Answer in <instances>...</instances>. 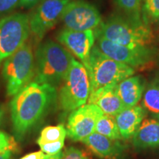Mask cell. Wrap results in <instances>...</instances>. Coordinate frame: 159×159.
I'll use <instances>...</instances> for the list:
<instances>
[{
  "instance_id": "obj_1",
  "label": "cell",
  "mask_w": 159,
  "mask_h": 159,
  "mask_svg": "<svg viewBox=\"0 0 159 159\" xmlns=\"http://www.w3.org/2000/svg\"><path fill=\"white\" fill-rule=\"evenodd\" d=\"M58 93L52 85L30 82L12 99L11 120L16 137L21 140L42 119L52 110Z\"/></svg>"
},
{
  "instance_id": "obj_2",
  "label": "cell",
  "mask_w": 159,
  "mask_h": 159,
  "mask_svg": "<svg viewBox=\"0 0 159 159\" xmlns=\"http://www.w3.org/2000/svg\"><path fill=\"white\" fill-rule=\"evenodd\" d=\"M74 59L62 45L47 40L35 52L34 80L57 88L64 81Z\"/></svg>"
},
{
  "instance_id": "obj_3",
  "label": "cell",
  "mask_w": 159,
  "mask_h": 159,
  "mask_svg": "<svg viewBox=\"0 0 159 159\" xmlns=\"http://www.w3.org/2000/svg\"><path fill=\"white\" fill-rule=\"evenodd\" d=\"M94 32L95 35L132 48L150 47L154 41L150 25L144 22H136L125 16H112Z\"/></svg>"
},
{
  "instance_id": "obj_4",
  "label": "cell",
  "mask_w": 159,
  "mask_h": 159,
  "mask_svg": "<svg viewBox=\"0 0 159 159\" xmlns=\"http://www.w3.org/2000/svg\"><path fill=\"white\" fill-rule=\"evenodd\" d=\"M88 72L91 92L105 85L119 83L134 75L135 69L107 56L96 45L91 49L84 66Z\"/></svg>"
},
{
  "instance_id": "obj_5",
  "label": "cell",
  "mask_w": 159,
  "mask_h": 159,
  "mask_svg": "<svg viewBox=\"0 0 159 159\" xmlns=\"http://www.w3.org/2000/svg\"><path fill=\"white\" fill-rule=\"evenodd\" d=\"M35 72L33 48L26 42L14 54L7 57L3 64L2 76L8 96H15L28 85Z\"/></svg>"
},
{
  "instance_id": "obj_6",
  "label": "cell",
  "mask_w": 159,
  "mask_h": 159,
  "mask_svg": "<svg viewBox=\"0 0 159 159\" xmlns=\"http://www.w3.org/2000/svg\"><path fill=\"white\" fill-rule=\"evenodd\" d=\"M91 85L88 72L82 63L74 59L58 93L61 108L71 112L88 102Z\"/></svg>"
},
{
  "instance_id": "obj_7",
  "label": "cell",
  "mask_w": 159,
  "mask_h": 159,
  "mask_svg": "<svg viewBox=\"0 0 159 159\" xmlns=\"http://www.w3.org/2000/svg\"><path fill=\"white\" fill-rule=\"evenodd\" d=\"M30 33L27 14L16 13L0 19V63L19 50Z\"/></svg>"
},
{
  "instance_id": "obj_8",
  "label": "cell",
  "mask_w": 159,
  "mask_h": 159,
  "mask_svg": "<svg viewBox=\"0 0 159 159\" xmlns=\"http://www.w3.org/2000/svg\"><path fill=\"white\" fill-rule=\"evenodd\" d=\"M96 46L107 56L136 69H144L152 64L158 56V51L150 47L132 48L113 43L104 38L95 35Z\"/></svg>"
},
{
  "instance_id": "obj_9",
  "label": "cell",
  "mask_w": 159,
  "mask_h": 159,
  "mask_svg": "<svg viewBox=\"0 0 159 159\" xmlns=\"http://www.w3.org/2000/svg\"><path fill=\"white\" fill-rule=\"evenodd\" d=\"M61 20L65 29L75 31L95 30L102 22L96 6L84 0L69 2L63 10Z\"/></svg>"
},
{
  "instance_id": "obj_10",
  "label": "cell",
  "mask_w": 159,
  "mask_h": 159,
  "mask_svg": "<svg viewBox=\"0 0 159 159\" xmlns=\"http://www.w3.org/2000/svg\"><path fill=\"white\" fill-rule=\"evenodd\" d=\"M70 0H40L35 11L30 16V33L38 40L61 19L63 10Z\"/></svg>"
},
{
  "instance_id": "obj_11",
  "label": "cell",
  "mask_w": 159,
  "mask_h": 159,
  "mask_svg": "<svg viewBox=\"0 0 159 159\" xmlns=\"http://www.w3.org/2000/svg\"><path fill=\"white\" fill-rule=\"evenodd\" d=\"M102 114L99 107L90 103L71 111L67 120V136L71 140L81 142L94 132L97 120Z\"/></svg>"
},
{
  "instance_id": "obj_12",
  "label": "cell",
  "mask_w": 159,
  "mask_h": 159,
  "mask_svg": "<svg viewBox=\"0 0 159 159\" xmlns=\"http://www.w3.org/2000/svg\"><path fill=\"white\" fill-rule=\"evenodd\" d=\"M57 40L85 66L94 46L96 37L94 30L75 31L64 29L57 34Z\"/></svg>"
},
{
  "instance_id": "obj_13",
  "label": "cell",
  "mask_w": 159,
  "mask_h": 159,
  "mask_svg": "<svg viewBox=\"0 0 159 159\" xmlns=\"http://www.w3.org/2000/svg\"><path fill=\"white\" fill-rule=\"evenodd\" d=\"M91 152L103 159H127L128 147L122 140H114L94 132L81 141Z\"/></svg>"
},
{
  "instance_id": "obj_14",
  "label": "cell",
  "mask_w": 159,
  "mask_h": 159,
  "mask_svg": "<svg viewBox=\"0 0 159 159\" xmlns=\"http://www.w3.org/2000/svg\"><path fill=\"white\" fill-rule=\"evenodd\" d=\"M118 83L105 85L90 93L88 103L96 105L103 114L116 116L125 108L117 89Z\"/></svg>"
},
{
  "instance_id": "obj_15",
  "label": "cell",
  "mask_w": 159,
  "mask_h": 159,
  "mask_svg": "<svg viewBox=\"0 0 159 159\" xmlns=\"http://www.w3.org/2000/svg\"><path fill=\"white\" fill-rule=\"evenodd\" d=\"M132 144L138 151L159 148V119H144L132 137Z\"/></svg>"
},
{
  "instance_id": "obj_16",
  "label": "cell",
  "mask_w": 159,
  "mask_h": 159,
  "mask_svg": "<svg viewBox=\"0 0 159 159\" xmlns=\"http://www.w3.org/2000/svg\"><path fill=\"white\" fill-rule=\"evenodd\" d=\"M147 115L142 105H136L124 108L115 116L117 126L123 140L132 139Z\"/></svg>"
},
{
  "instance_id": "obj_17",
  "label": "cell",
  "mask_w": 159,
  "mask_h": 159,
  "mask_svg": "<svg viewBox=\"0 0 159 159\" xmlns=\"http://www.w3.org/2000/svg\"><path fill=\"white\" fill-rule=\"evenodd\" d=\"M146 83L141 75H132L118 83V94L125 108L138 105L144 94Z\"/></svg>"
},
{
  "instance_id": "obj_18",
  "label": "cell",
  "mask_w": 159,
  "mask_h": 159,
  "mask_svg": "<svg viewBox=\"0 0 159 159\" xmlns=\"http://www.w3.org/2000/svg\"><path fill=\"white\" fill-rule=\"evenodd\" d=\"M141 105L147 114L159 119V78H155L146 85Z\"/></svg>"
},
{
  "instance_id": "obj_19",
  "label": "cell",
  "mask_w": 159,
  "mask_h": 159,
  "mask_svg": "<svg viewBox=\"0 0 159 159\" xmlns=\"http://www.w3.org/2000/svg\"><path fill=\"white\" fill-rule=\"evenodd\" d=\"M94 132L114 140H123L114 116L103 114L97 120Z\"/></svg>"
},
{
  "instance_id": "obj_20",
  "label": "cell",
  "mask_w": 159,
  "mask_h": 159,
  "mask_svg": "<svg viewBox=\"0 0 159 159\" xmlns=\"http://www.w3.org/2000/svg\"><path fill=\"white\" fill-rule=\"evenodd\" d=\"M115 2L125 16L136 22H144L142 12V0H115Z\"/></svg>"
},
{
  "instance_id": "obj_21",
  "label": "cell",
  "mask_w": 159,
  "mask_h": 159,
  "mask_svg": "<svg viewBox=\"0 0 159 159\" xmlns=\"http://www.w3.org/2000/svg\"><path fill=\"white\" fill-rule=\"evenodd\" d=\"M67 135L66 129L63 125L57 126H47L41 131L39 138L38 139V144H52L61 140H65Z\"/></svg>"
},
{
  "instance_id": "obj_22",
  "label": "cell",
  "mask_w": 159,
  "mask_h": 159,
  "mask_svg": "<svg viewBox=\"0 0 159 159\" xmlns=\"http://www.w3.org/2000/svg\"><path fill=\"white\" fill-rule=\"evenodd\" d=\"M142 12L143 21L147 25L158 21L159 19V0H142Z\"/></svg>"
},
{
  "instance_id": "obj_23",
  "label": "cell",
  "mask_w": 159,
  "mask_h": 159,
  "mask_svg": "<svg viewBox=\"0 0 159 159\" xmlns=\"http://www.w3.org/2000/svg\"><path fill=\"white\" fill-rule=\"evenodd\" d=\"M16 148V143L13 137L0 130V154L13 151Z\"/></svg>"
},
{
  "instance_id": "obj_24",
  "label": "cell",
  "mask_w": 159,
  "mask_h": 159,
  "mask_svg": "<svg viewBox=\"0 0 159 159\" xmlns=\"http://www.w3.org/2000/svg\"><path fill=\"white\" fill-rule=\"evenodd\" d=\"M61 159H91L88 154L80 149L69 147L63 152Z\"/></svg>"
},
{
  "instance_id": "obj_25",
  "label": "cell",
  "mask_w": 159,
  "mask_h": 159,
  "mask_svg": "<svg viewBox=\"0 0 159 159\" xmlns=\"http://www.w3.org/2000/svg\"><path fill=\"white\" fill-rule=\"evenodd\" d=\"M64 141L65 140H61L55 143H52V144H42L40 145L39 147L41 148V151L46 155L53 156V155H56L62 152L61 150L64 146Z\"/></svg>"
},
{
  "instance_id": "obj_26",
  "label": "cell",
  "mask_w": 159,
  "mask_h": 159,
  "mask_svg": "<svg viewBox=\"0 0 159 159\" xmlns=\"http://www.w3.org/2000/svg\"><path fill=\"white\" fill-rule=\"evenodd\" d=\"M20 0H0V14L9 13L16 7Z\"/></svg>"
},
{
  "instance_id": "obj_27",
  "label": "cell",
  "mask_w": 159,
  "mask_h": 159,
  "mask_svg": "<svg viewBox=\"0 0 159 159\" xmlns=\"http://www.w3.org/2000/svg\"><path fill=\"white\" fill-rule=\"evenodd\" d=\"M40 0H20L18 6L23 8H31L36 5Z\"/></svg>"
},
{
  "instance_id": "obj_28",
  "label": "cell",
  "mask_w": 159,
  "mask_h": 159,
  "mask_svg": "<svg viewBox=\"0 0 159 159\" xmlns=\"http://www.w3.org/2000/svg\"><path fill=\"white\" fill-rule=\"evenodd\" d=\"M46 156V154L42 151H37V152H31L26 155L20 159H43Z\"/></svg>"
},
{
  "instance_id": "obj_29",
  "label": "cell",
  "mask_w": 159,
  "mask_h": 159,
  "mask_svg": "<svg viewBox=\"0 0 159 159\" xmlns=\"http://www.w3.org/2000/svg\"><path fill=\"white\" fill-rule=\"evenodd\" d=\"M63 156V152H59L56 155H53V156H48V155H46L43 159H61Z\"/></svg>"
},
{
  "instance_id": "obj_30",
  "label": "cell",
  "mask_w": 159,
  "mask_h": 159,
  "mask_svg": "<svg viewBox=\"0 0 159 159\" xmlns=\"http://www.w3.org/2000/svg\"><path fill=\"white\" fill-rule=\"evenodd\" d=\"M11 151H8V152H4V153L0 154V159H11Z\"/></svg>"
},
{
  "instance_id": "obj_31",
  "label": "cell",
  "mask_w": 159,
  "mask_h": 159,
  "mask_svg": "<svg viewBox=\"0 0 159 159\" xmlns=\"http://www.w3.org/2000/svg\"><path fill=\"white\" fill-rule=\"evenodd\" d=\"M3 111L2 109L0 108V124H1V122H2V117H3Z\"/></svg>"
},
{
  "instance_id": "obj_32",
  "label": "cell",
  "mask_w": 159,
  "mask_h": 159,
  "mask_svg": "<svg viewBox=\"0 0 159 159\" xmlns=\"http://www.w3.org/2000/svg\"><path fill=\"white\" fill-rule=\"evenodd\" d=\"M158 23H159V19H158Z\"/></svg>"
}]
</instances>
